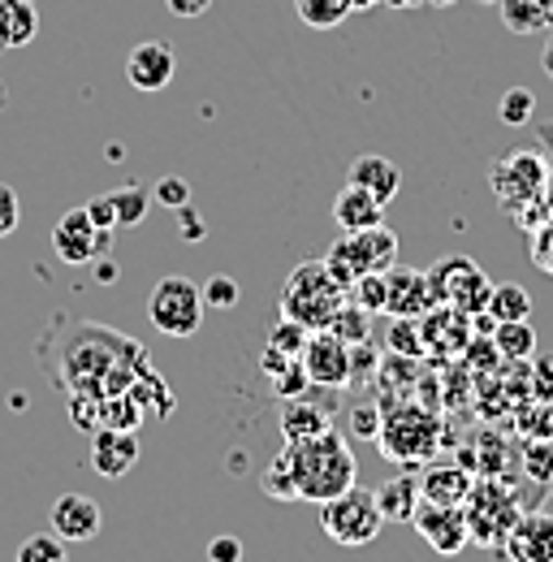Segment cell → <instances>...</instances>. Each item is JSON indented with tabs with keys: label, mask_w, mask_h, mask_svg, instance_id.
Instances as JSON below:
<instances>
[{
	"label": "cell",
	"mask_w": 553,
	"mask_h": 562,
	"mask_svg": "<svg viewBox=\"0 0 553 562\" xmlns=\"http://www.w3.org/2000/svg\"><path fill=\"white\" fill-rule=\"evenodd\" d=\"M320 528L325 537H334L338 546H372L385 528V515H381V502L372 490H350L320 502Z\"/></svg>",
	"instance_id": "obj_5"
},
{
	"label": "cell",
	"mask_w": 553,
	"mask_h": 562,
	"mask_svg": "<svg viewBox=\"0 0 553 562\" xmlns=\"http://www.w3.org/2000/svg\"><path fill=\"white\" fill-rule=\"evenodd\" d=\"M398 260V234L385 225H368V229H342V238L329 247L325 265L329 273L350 290V281L363 273H390Z\"/></svg>",
	"instance_id": "obj_4"
},
{
	"label": "cell",
	"mask_w": 553,
	"mask_h": 562,
	"mask_svg": "<svg viewBox=\"0 0 553 562\" xmlns=\"http://www.w3.org/2000/svg\"><path fill=\"white\" fill-rule=\"evenodd\" d=\"M385 4H394V9H407V4H415V0H385Z\"/></svg>",
	"instance_id": "obj_47"
},
{
	"label": "cell",
	"mask_w": 553,
	"mask_h": 562,
	"mask_svg": "<svg viewBox=\"0 0 553 562\" xmlns=\"http://www.w3.org/2000/svg\"><path fill=\"white\" fill-rule=\"evenodd\" d=\"M350 4H354V9H368V4H376V0H350Z\"/></svg>",
	"instance_id": "obj_48"
},
{
	"label": "cell",
	"mask_w": 553,
	"mask_h": 562,
	"mask_svg": "<svg viewBox=\"0 0 553 562\" xmlns=\"http://www.w3.org/2000/svg\"><path fill=\"white\" fill-rule=\"evenodd\" d=\"M334 221H338V229H368V225H385V204H381L372 191H363V187L346 182L342 191H338V200H334Z\"/></svg>",
	"instance_id": "obj_19"
},
{
	"label": "cell",
	"mask_w": 553,
	"mask_h": 562,
	"mask_svg": "<svg viewBox=\"0 0 553 562\" xmlns=\"http://www.w3.org/2000/svg\"><path fill=\"white\" fill-rule=\"evenodd\" d=\"M273 385H276V394H281V398H307V390H312V376H307L303 359H294L285 372H276Z\"/></svg>",
	"instance_id": "obj_34"
},
{
	"label": "cell",
	"mask_w": 553,
	"mask_h": 562,
	"mask_svg": "<svg viewBox=\"0 0 553 562\" xmlns=\"http://www.w3.org/2000/svg\"><path fill=\"white\" fill-rule=\"evenodd\" d=\"M207 562H242V541L234 532H221L207 541Z\"/></svg>",
	"instance_id": "obj_39"
},
{
	"label": "cell",
	"mask_w": 553,
	"mask_h": 562,
	"mask_svg": "<svg viewBox=\"0 0 553 562\" xmlns=\"http://www.w3.org/2000/svg\"><path fill=\"white\" fill-rule=\"evenodd\" d=\"M298 359H303L312 385H320V390H342L350 381V347L334 329H312Z\"/></svg>",
	"instance_id": "obj_11"
},
{
	"label": "cell",
	"mask_w": 553,
	"mask_h": 562,
	"mask_svg": "<svg viewBox=\"0 0 553 562\" xmlns=\"http://www.w3.org/2000/svg\"><path fill=\"white\" fill-rule=\"evenodd\" d=\"M481 4H497V0H481Z\"/></svg>",
	"instance_id": "obj_50"
},
{
	"label": "cell",
	"mask_w": 553,
	"mask_h": 562,
	"mask_svg": "<svg viewBox=\"0 0 553 562\" xmlns=\"http://www.w3.org/2000/svg\"><path fill=\"white\" fill-rule=\"evenodd\" d=\"M285 468H290V481L294 493L303 502H329L354 485V450L346 441V432H320V437H307V441H285L281 450Z\"/></svg>",
	"instance_id": "obj_2"
},
{
	"label": "cell",
	"mask_w": 553,
	"mask_h": 562,
	"mask_svg": "<svg viewBox=\"0 0 553 562\" xmlns=\"http://www.w3.org/2000/svg\"><path fill=\"white\" fill-rule=\"evenodd\" d=\"M151 200H156V204H165V209L178 212L182 204H191V182L169 173V178H160V182H156V195H151Z\"/></svg>",
	"instance_id": "obj_36"
},
{
	"label": "cell",
	"mask_w": 553,
	"mask_h": 562,
	"mask_svg": "<svg viewBox=\"0 0 553 562\" xmlns=\"http://www.w3.org/2000/svg\"><path fill=\"white\" fill-rule=\"evenodd\" d=\"M376 502H381V515L390 524H411L415 506H419V476L415 472H394L376 485Z\"/></svg>",
	"instance_id": "obj_20"
},
{
	"label": "cell",
	"mask_w": 553,
	"mask_h": 562,
	"mask_svg": "<svg viewBox=\"0 0 553 562\" xmlns=\"http://www.w3.org/2000/svg\"><path fill=\"white\" fill-rule=\"evenodd\" d=\"M472 493V476L463 468H450V463H437L419 476V497L428 502H445V506H463Z\"/></svg>",
	"instance_id": "obj_22"
},
{
	"label": "cell",
	"mask_w": 553,
	"mask_h": 562,
	"mask_svg": "<svg viewBox=\"0 0 553 562\" xmlns=\"http://www.w3.org/2000/svg\"><path fill=\"white\" fill-rule=\"evenodd\" d=\"M109 200H113V212H117V225H122V229L143 225V216H147V209H151V195H147L143 187H135V182L109 191Z\"/></svg>",
	"instance_id": "obj_27"
},
{
	"label": "cell",
	"mask_w": 553,
	"mask_h": 562,
	"mask_svg": "<svg viewBox=\"0 0 553 562\" xmlns=\"http://www.w3.org/2000/svg\"><path fill=\"white\" fill-rule=\"evenodd\" d=\"M342 303L346 285L329 273L325 260H303L281 285V316L298 321L303 329H329Z\"/></svg>",
	"instance_id": "obj_3"
},
{
	"label": "cell",
	"mask_w": 553,
	"mask_h": 562,
	"mask_svg": "<svg viewBox=\"0 0 553 562\" xmlns=\"http://www.w3.org/2000/svg\"><path fill=\"white\" fill-rule=\"evenodd\" d=\"M22 225V200L9 182H0V238H9Z\"/></svg>",
	"instance_id": "obj_38"
},
{
	"label": "cell",
	"mask_w": 553,
	"mask_h": 562,
	"mask_svg": "<svg viewBox=\"0 0 553 562\" xmlns=\"http://www.w3.org/2000/svg\"><path fill=\"white\" fill-rule=\"evenodd\" d=\"M493 351L510 359V363H523V359L537 355V329L528 321H501L493 329Z\"/></svg>",
	"instance_id": "obj_25"
},
{
	"label": "cell",
	"mask_w": 553,
	"mask_h": 562,
	"mask_svg": "<svg viewBox=\"0 0 553 562\" xmlns=\"http://www.w3.org/2000/svg\"><path fill=\"white\" fill-rule=\"evenodd\" d=\"M488 182L493 191L501 195V204L515 212L519 200H541L545 195V182H550V169L541 160V151H506L493 169H488Z\"/></svg>",
	"instance_id": "obj_8"
},
{
	"label": "cell",
	"mask_w": 553,
	"mask_h": 562,
	"mask_svg": "<svg viewBox=\"0 0 553 562\" xmlns=\"http://www.w3.org/2000/svg\"><path fill=\"white\" fill-rule=\"evenodd\" d=\"M53 251L66 265H95L113 251V229H100L87 209H69L57 225H53Z\"/></svg>",
	"instance_id": "obj_9"
},
{
	"label": "cell",
	"mask_w": 553,
	"mask_h": 562,
	"mask_svg": "<svg viewBox=\"0 0 553 562\" xmlns=\"http://www.w3.org/2000/svg\"><path fill=\"white\" fill-rule=\"evenodd\" d=\"M40 35V0H0V48H26Z\"/></svg>",
	"instance_id": "obj_21"
},
{
	"label": "cell",
	"mask_w": 553,
	"mask_h": 562,
	"mask_svg": "<svg viewBox=\"0 0 553 562\" xmlns=\"http://www.w3.org/2000/svg\"><path fill=\"white\" fill-rule=\"evenodd\" d=\"M87 216L100 225V229H117V212H113V200L109 195H100V200H91V204H82Z\"/></svg>",
	"instance_id": "obj_43"
},
{
	"label": "cell",
	"mask_w": 553,
	"mask_h": 562,
	"mask_svg": "<svg viewBox=\"0 0 553 562\" xmlns=\"http://www.w3.org/2000/svg\"><path fill=\"white\" fill-rule=\"evenodd\" d=\"M147 316L169 338H191L204 325V285L191 278H160L147 294Z\"/></svg>",
	"instance_id": "obj_6"
},
{
	"label": "cell",
	"mask_w": 553,
	"mask_h": 562,
	"mask_svg": "<svg viewBox=\"0 0 553 562\" xmlns=\"http://www.w3.org/2000/svg\"><path fill=\"white\" fill-rule=\"evenodd\" d=\"M385 285H390V303L385 312L394 316H424L432 307V290H428V273L424 269H390L385 273Z\"/></svg>",
	"instance_id": "obj_16"
},
{
	"label": "cell",
	"mask_w": 553,
	"mask_h": 562,
	"mask_svg": "<svg viewBox=\"0 0 553 562\" xmlns=\"http://www.w3.org/2000/svg\"><path fill=\"white\" fill-rule=\"evenodd\" d=\"M346 299L350 303H359L363 312H385V303H390V285H385V273H363V278L350 281V290H346Z\"/></svg>",
	"instance_id": "obj_29"
},
{
	"label": "cell",
	"mask_w": 553,
	"mask_h": 562,
	"mask_svg": "<svg viewBox=\"0 0 553 562\" xmlns=\"http://www.w3.org/2000/svg\"><path fill=\"white\" fill-rule=\"evenodd\" d=\"M346 424H350V437H359V441H376L385 416H381L376 403H354V407L346 412Z\"/></svg>",
	"instance_id": "obj_32"
},
{
	"label": "cell",
	"mask_w": 553,
	"mask_h": 562,
	"mask_svg": "<svg viewBox=\"0 0 553 562\" xmlns=\"http://www.w3.org/2000/svg\"><path fill=\"white\" fill-rule=\"evenodd\" d=\"M510 35H545L553 31V0H497Z\"/></svg>",
	"instance_id": "obj_23"
},
{
	"label": "cell",
	"mask_w": 553,
	"mask_h": 562,
	"mask_svg": "<svg viewBox=\"0 0 553 562\" xmlns=\"http://www.w3.org/2000/svg\"><path fill=\"white\" fill-rule=\"evenodd\" d=\"M307 334H312V329H303L298 321L281 316V321L273 325V334H269V347H276V351H285V355H298L303 351V342H307Z\"/></svg>",
	"instance_id": "obj_33"
},
{
	"label": "cell",
	"mask_w": 553,
	"mask_h": 562,
	"mask_svg": "<svg viewBox=\"0 0 553 562\" xmlns=\"http://www.w3.org/2000/svg\"><path fill=\"white\" fill-rule=\"evenodd\" d=\"M35 359L66 398H100V403L126 394L138 372H147V351L135 338H122L109 325L74 321V316L48 321L44 338L35 342Z\"/></svg>",
	"instance_id": "obj_1"
},
{
	"label": "cell",
	"mask_w": 553,
	"mask_h": 562,
	"mask_svg": "<svg viewBox=\"0 0 553 562\" xmlns=\"http://www.w3.org/2000/svg\"><path fill=\"white\" fill-rule=\"evenodd\" d=\"M135 463H138L135 428H95L91 432V468L104 481H122Z\"/></svg>",
	"instance_id": "obj_15"
},
{
	"label": "cell",
	"mask_w": 553,
	"mask_h": 562,
	"mask_svg": "<svg viewBox=\"0 0 553 562\" xmlns=\"http://www.w3.org/2000/svg\"><path fill=\"white\" fill-rule=\"evenodd\" d=\"M411 524L419 528V537H424L437 554H459V550L472 541V528H467V510H463V506H445V502L419 497Z\"/></svg>",
	"instance_id": "obj_10"
},
{
	"label": "cell",
	"mask_w": 553,
	"mask_h": 562,
	"mask_svg": "<svg viewBox=\"0 0 553 562\" xmlns=\"http://www.w3.org/2000/svg\"><path fill=\"white\" fill-rule=\"evenodd\" d=\"M428 290H432V303H450V307H459L467 316H484L493 281L484 278L476 260L445 256L437 269H428Z\"/></svg>",
	"instance_id": "obj_7"
},
{
	"label": "cell",
	"mask_w": 553,
	"mask_h": 562,
	"mask_svg": "<svg viewBox=\"0 0 553 562\" xmlns=\"http://www.w3.org/2000/svg\"><path fill=\"white\" fill-rule=\"evenodd\" d=\"M541 66H545V74L553 78V31H550V44H545V57H541Z\"/></svg>",
	"instance_id": "obj_46"
},
{
	"label": "cell",
	"mask_w": 553,
	"mask_h": 562,
	"mask_svg": "<svg viewBox=\"0 0 553 562\" xmlns=\"http://www.w3.org/2000/svg\"><path fill=\"white\" fill-rule=\"evenodd\" d=\"M528 472H532L537 481H553V446L528 450Z\"/></svg>",
	"instance_id": "obj_42"
},
{
	"label": "cell",
	"mask_w": 553,
	"mask_h": 562,
	"mask_svg": "<svg viewBox=\"0 0 553 562\" xmlns=\"http://www.w3.org/2000/svg\"><path fill=\"white\" fill-rule=\"evenodd\" d=\"M100 524H104V510L87 493H61L53 502V532L66 546H74V541H95L100 537Z\"/></svg>",
	"instance_id": "obj_14"
},
{
	"label": "cell",
	"mask_w": 553,
	"mask_h": 562,
	"mask_svg": "<svg viewBox=\"0 0 553 562\" xmlns=\"http://www.w3.org/2000/svg\"><path fill=\"white\" fill-rule=\"evenodd\" d=\"M95 278H100V281H117V265H109V256H104V260H95Z\"/></svg>",
	"instance_id": "obj_45"
},
{
	"label": "cell",
	"mask_w": 553,
	"mask_h": 562,
	"mask_svg": "<svg viewBox=\"0 0 553 562\" xmlns=\"http://www.w3.org/2000/svg\"><path fill=\"white\" fill-rule=\"evenodd\" d=\"M178 234H182L187 243H200V238H204V216L191 209V204L178 209Z\"/></svg>",
	"instance_id": "obj_41"
},
{
	"label": "cell",
	"mask_w": 553,
	"mask_h": 562,
	"mask_svg": "<svg viewBox=\"0 0 553 562\" xmlns=\"http://www.w3.org/2000/svg\"><path fill=\"white\" fill-rule=\"evenodd\" d=\"M173 74H178V57L165 40H143L126 57V78L135 91H165L173 82Z\"/></svg>",
	"instance_id": "obj_13"
},
{
	"label": "cell",
	"mask_w": 553,
	"mask_h": 562,
	"mask_svg": "<svg viewBox=\"0 0 553 562\" xmlns=\"http://www.w3.org/2000/svg\"><path fill=\"white\" fill-rule=\"evenodd\" d=\"M260 490L269 493V497H281V502H294V497H298V493H294V481H290V468H285V459H281V454L273 459V468L264 472Z\"/></svg>",
	"instance_id": "obj_35"
},
{
	"label": "cell",
	"mask_w": 553,
	"mask_h": 562,
	"mask_svg": "<svg viewBox=\"0 0 553 562\" xmlns=\"http://www.w3.org/2000/svg\"><path fill=\"white\" fill-rule=\"evenodd\" d=\"M432 4H454V0H432Z\"/></svg>",
	"instance_id": "obj_49"
},
{
	"label": "cell",
	"mask_w": 553,
	"mask_h": 562,
	"mask_svg": "<svg viewBox=\"0 0 553 562\" xmlns=\"http://www.w3.org/2000/svg\"><path fill=\"white\" fill-rule=\"evenodd\" d=\"M294 9H298V18L307 22V26H316V31H329V26H338L350 18V0H294Z\"/></svg>",
	"instance_id": "obj_28"
},
{
	"label": "cell",
	"mask_w": 553,
	"mask_h": 562,
	"mask_svg": "<svg viewBox=\"0 0 553 562\" xmlns=\"http://www.w3.org/2000/svg\"><path fill=\"white\" fill-rule=\"evenodd\" d=\"M532 390H537V398L541 403H553V359H537V368H532Z\"/></svg>",
	"instance_id": "obj_40"
},
{
	"label": "cell",
	"mask_w": 553,
	"mask_h": 562,
	"mask_svg": "<svg viewBox=\"0 0 553 562\" xmlns=\"http://www.w3.org/2000/svg\"><path fill=\"white\" fill-rule=\"evenodd\" d=\"M484 316H493V325H501V321H528L532 316V294L523 285H515V281H501V285L488 290Z\"/></svg>",
	"instance_id": "obj_24"
},
{
	"label": "cell",
	"mask_w": 553,
	"mask_h": 562,
	"mask_svg": "<svg viewBox=\"0 0 553 562\" xmlns=\"http://www.w3.org/2000/svg\"><path fill=\"white\" fill-rule=\"evenodd\" d=\"M532 113H537V95H532L528 87H510V91L497 100V117H501L506 126H528Z\"/></svg>",
	"instance_id": "obj_31"
},
{
	"label": "cell",
	"mask_w": 553,
	"mask_h": 562,
	"mask_svg": "<svg viewBox=\"0 0 553 562\" xmlns=\"http://www.w3.org/2000/svg\"><path fill=\"white\" fill-rule=\"evenodd\" d=\"M346 182H354V187L372 191V195L390 209V200H394V195H398V187H403V169H398L390 156L363 151V156H354V165H350V178H346Z\"/></svg>",
	"instance_id": "obj_17"
},
{
	"label": "cell",
	"mask_w": 553,
	"mask_h": 562,
	"mask_svg": "<svg viewBox=\"0 0 553 562\" xmlns=\"http://www.w3.org/2000/svg\"><path fill=\"white\" fill-rule=\"evenodd\" d=\"M510 562H553V515L545 510H519V519L510 524L506 541H501Z\"/></svg>",
	"instance_id": "obj_12"
},
{
	"label": "cell",
	"mask_w": 553,
	"mask_h": 562,
	"mask_svg": "<svg viewBox=\"0 0 553 562\" xmlns=\"http://www.w3.org/2000/svg\"><path fill=\"white\" fill-rule=\"evenodd\" d=\"M234 303H238V281L225 278V273H221V278H207L204 307H221V312H225V307H234Z\"/></svg>",
	"instance_id": "obj_37"
},
{
	"label": "cell",
	"mask_w": 553,
	"mask_h": 562,
	"mask_svg": "<svg viewBox=\"0 0 553 562\" xmlns=\"http://www.w3.org/2000/svg\"><path fill=\"white\" fill-rule=\"evenodd\" d=\"M329 329L342 338L346 347H354V342H372V312H363L359 303L346 299L342 307H338V316L329 321Z\"/></svg>",
	"instance_id": "obj_26"
},
{
	"label": "cell",
	"mask_w": 553,
	"mask_h": 562,
	"mask_svg": "<svg viewBox=\"0 0 553 562\" xmlns=\"http://www.w3.org/2000/svg\"><path fill=\"white\" fill-rule=\"evenodd\" d=\"M165 4H169L173 18H204L212 9V0H165Z\"/></svg>",
	"instance_id": "obj_44"
},
{
	"label": "cell",
	"mask_w": 553,
	"mask_h": 562,
	"mask_svg": "<svg viewBox=\"0 0 553 562\" xmlns=\"http://www.w3.org/2000/svg\"><path fill=\"white\" fill-rule=\"evenodd\" d=\"M334 428V407H320L312 398H285L281 403V432L285 441H307Z\"/></svg>",
	"instance_id": "obj_18"
},
{
	"label": "cell",
	"mask_w": 553,
	"mask_h": 562,
	"mask_svg": "<svg viewBox=\"0 0 553 562\" xmlns=\"http://www.w3.org/2000/svg\"><path fill=\"white\" fill-rule=\"evenodd\" d=\"M13 562H69V546L57 532H35L18 546V559Z\"/></svg>",
	"instance_id": "obj_30"
}]
</instances>
